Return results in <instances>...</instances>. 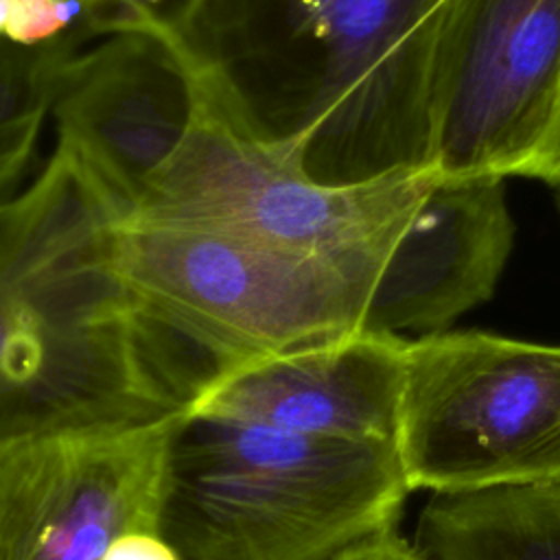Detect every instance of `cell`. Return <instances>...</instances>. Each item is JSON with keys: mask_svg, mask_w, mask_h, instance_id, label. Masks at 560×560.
Wrapping results in <instances>:
<instances>
[{"mask_svg": "<svg viewBox=\"0 0 560 560\" xmlns=\"http://www.w3.org/2000/svg\"><path fill=\"white\" fill-rule=\"evenodd\" d=\"M416 545L429 560H560V483L433 494Z\"/></svg>", "mask_w": 560, "mask_h": 560, "instance_id": "7c38bea8", "label": "cell"}, {"mask_svg": "<svg viewBox=\"0 0 560 560\" xmlns=\"http://www.w3.org/2000/svg\"><path fill=\"white\" fill-rule=\"evenodd\" d=\"M525 175L540 177V179L549 182L551 186L560 184V101H558L553 127L545 140L542 149L538 151V155L534 158L529 168L525 171Z\"/></svg>", "mask_w": 560, "mask_h": 560, "instance_id": "e0dca14e", "label": "cell"}, {"mask_svg": "<svg viewBox=\"0 0 560 560\" xmlns=\"http://www.w3.org/2000/svg\"><path fill=\"white\" fill-rule=\"evenodd\" d=\"M409 339L357 335L221 365L184 411L302 433L394 442Z\"/></svg>", "mask_w": 560, "mask_h": 560, "instance_id": "30bf717a", "label": "cell"}, {"mask_svg": "<svg viewBox=\"0 0 560 560\" xmlns=\"http://www.w3.org/2000/svg\"><path fill=\"white\" fill-rule=\"evenodd\" d=\"M396 444L177 413L160 532L182 560H330L396 527Z\"/></svg>", "mask_w": 560, "mask_h": 560, "instance_id": "3957f363", "label": "cell"}, {"mask_svg": "<svg viewBox=\"0 0 560 560\" xmlns=\"http://www.w3.org/2000/svg\"><path fill=\"white\" fill-rule=\"evenodd\" d=\"M438 177L424 166L357 184H322L284 149L228 118L199 81V107L184 142L131 214L387 262Z\"/></svg>", "mask_w": 560, "mask_h": 560, "instance_id": "8992f818", "label": "cell"}, {"mask_svg": "<svg viewBox=\"0 0 560 560\" xmlns=\"http://www.w3.org/2000/svg\"><path fill=\"white\" fill-rule=\"evenodd\" d=\"M9 7H11V0H0V37H2V33H4V26H7Z\"/></svg>", "mask_w": 560, "mask_h": 560, "instance_id": "ac0fdd59", "label": "cell"}, {"mask_svg": "<svg viewBox=\"0 0 560 560\" xmlns=\"http://www.w3.org/2000/svg\"><path fill=\"white\" fill-rule=\"evenodd\" d=\"M175 418L0 451V560H103L118 536L160 529Z\"/></svg>", "mask_w": 560, "mask_h": 560, "instance_id": "ba28073f", "label": "cell"}, {"mask_svg": "<svg viewBox=\"0 0 560 560\" xmlns=\"http://www.w3.org/2000/svg\"><path fill=\"white\" fill-rule=\"evenodd\" d=\"M70 50L63 37L39 46L0 37V206L28 184L50 109L52 77Z\"/></svg>", "mask_w": 560, "mask_h": 560, "instance_id": "4fadbf2b", "label": "cell"}, {"mask_svg": "<svg viewBox=\"0 0 560 560\" xmlns=\"http://www.w3.org/2000/svg\"><path fill=\"white\" fill-rule=\"evenodd\" d=\"M199 77L182 48L147 33H112L57 66L50 109L57 140L131 214L184 142Z\"/></svg>", "mask_w": 560, "mask_h": 560, "instance_id": "9c48e42d", "label": "cell"}, {"mask_svg": "<svg viewBox=\"0 0 560 560\" xmlns=\"http://www.w3.org/2000/svg\"><path fill=\"white\" fill-rule=\"evenodd\" d=\"M330 560H429V556L389 527L348 545Z\"/></svg>", "mask_w": 560, "mask_h": 560, "instance_id": "9a60e30c", "label": "cell"}, {"mask_svg": "<svg viewBox=\"0 0 560 560\" xmlns=\"http://www.w3.org/2000/svg\"><path fill=\"white\" fill-rule=\"evenodd\" d=\"M114 258L153 315L223 365L361 332L385 267L133 214L114 228Z\"/></svg>", "mask_w": 560, "mask_h": 560, "instance_id": "277c9868", "label": "cell"}, {"mask_svg": "<svg viewBox=\"0 0 560 560\" xmlns=\"http://www.w3.org/2000/svg\"><path fill=\"white\" fill-rule=\"evenodd\" d=\"M453 2L201 0L182 50L238 127L322 184H357L431 166V79Z\"/></svg>", "mask_w": 560, "mask_h": 560, "instance_id": "7a4b0ae2", "label": "cell"}, {"mask_svg": "<svg viewBox=\"0 0 560 560\" xmlns=\"http://www.w3.org/2000/svg\"><path fill=\"white\" fill-rule=\"evenodd\" d=\"M201 0H85L77 39L88 44L112 33H147L182 48Z\"/></svg>", "mask_w": 560, "mask_h": 560, "instance_id": "5bb4252c", "label": "cell"}, {"mask_svg": "<svg viewBox=\"0 0 560 560\" xmlns=\"http://www.w3.org/2000/svg\"><path fill=\"white\" fill-rule=\"evenodd\" d=\"M553 199H556V206H558V210H560V184L553 186Z\"/></svg>", "mask_w": 560, "mask_h": 560, "instance_id": "d6986e66", "label": "cell"}, {"mask_svg": "<svg viewBox=\"0 0 560 560\" xmlns=\"http://www.w3.org/2000/svg\"><path fill=\"white\" fill-rule=\"evenodd\" d=\"M103 560H182L160 529H133L118 536Z\"/></svg>", "mask_w": 560, "mask_h": 560, "instance_id": "2e32d148", "label": "cell"}, {"mask_svg": "<svg viewBox=\"0 0 560 560\" xmlns=\"http://www.w3.org/2000/svg\"><path fill=\"white\" fill-rule=\"evenodd\" d=\"M394 444L409 492L560 483V343L409 339Z\"/></svg>", "mask_w": 560, "mask_h": 560, "instance_id": "5b68a950", "label": "cell"}, {"mask_svg": "<svg viewBox=\"0 0 560 560\" xmlns=\"http://www.w3.org/2000/svg\"><path fill=\"white\" fill-rule=\"evenodd\" d=\"M120 201L63 142L0 206V451L182 413L223 365L120 276Z\"/></svg>", "mask_w": 560, "mask_h": 560, "instance_id": "6da1fadb", "label": "cell"}, {"mask_svg": "<svg viewBox=\"0 0 560 560\" xmlns=\"http://www.w3.org/2000/svg\"><path fill=\"white\" fill-rule=\"evenodd\" d=\"M560 101V0H455L431 79L440 177L525 175Z\"/></svg>", "mask_w": 560, "mask_h": 560, "instance_id": "52a82bcc", "label": "cell"}, {"mask_svg": "<svg viewBox=\"0 0 560 560\" xmlns=\"http://www.w3.org/2000/svg\"><path fill=\"white\" fill-rule=\"evenodd\" d=\"M512 238L503 177H438L387 256L363 330L444 332L494 293Z\"/></svg>", "mask_w": 560, "mask_h": 560, "instance_id": "8fae6325", "label": "cell"}]
</instances>
